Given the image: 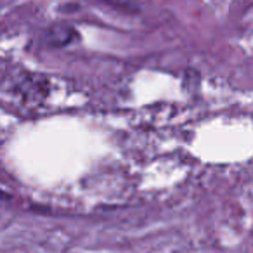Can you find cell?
<instances>
[{
	"label": "cell",
	"instance_id": "1",
	"mask_svg": "<svg viewBox=\"0 0 253 253\" xmlns=\"http://www.w3.org/2000/svg\"><path fill=\"white\" fill-rule=\"evenodd\" d=\"M75 35L77 32L70 26H54L49 32V40L52 42V45H68Z\"/></svg>",
	"mask_w": 253,
	"mask_h": 253
}]
</instances>
